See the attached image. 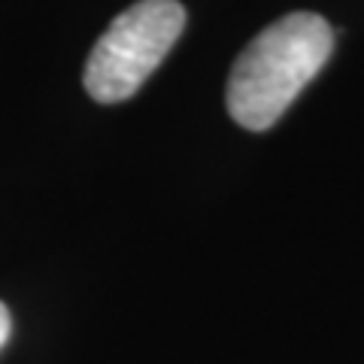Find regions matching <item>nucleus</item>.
<instances>
[{
  "label": "nucleus",
  "instance_id": "nucleus-3",
  "mask_svg": "<svg viewBox=\"0 0 364 364\" xmlns=\"http://www.w3.org/2000/svg\"><path fill=\"white\" fill-rule=\"evenodd\" d=\"M9 331H13V318H9V310L4 304H0V349H4V343L9 340Z\"/></svg>",
  "mask_w": 364,
  "mask_h": 364
},
{
  "label": "nucleus",
  "instance_id": "nucleus-1",
  "mask_svg": "<svg viewBox=\"0 0 364 364\" xmlns=\"http://www.w3.org/2000/svg\"><path fill=\"white\" fill-rule=\"evenodd\" d=\"M334 52V28L316 13H289L240 52L225 104L246 131L273 128Z\"/></svg>",
  "mask_w": 364,
  "mask_h": 364
},
{
  "label": "nucleus",
  "instance_id": "nucleus-2",
  "mask_svg": "<svg viewBox=\"0 0 364 364\" xmlns=\"http://www.w3.org/2000/svg\"><path fill=\"white\" fill-rule=\"evenodd\" d=\"M186 28V6L179 0H136L112 18L95 43L82 82L97 104H122L136 95L152 70L173 49Z\"/></svg>",
  "mask_w": 364,
  "mask_h": 364
}]
</instances>
